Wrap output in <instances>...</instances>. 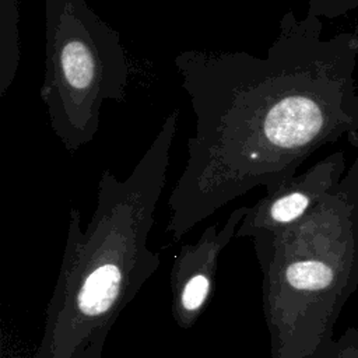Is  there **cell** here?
Masks as SVG:
<instances>
[{"mask_svg": "<svg viewBox=\"0 0 358 358\" xmlns=\"http://www.w3.org/2000/svg\"><path fill=\"white\" fill-rule=\"evenodd\" d=\"M248 207L235 208L218 229L213 224L204 229L196 243L183 245L171 270V310L180 329H192L210 303L215 289L220 253L235 238Z\"/></svg>", "mask_w": 358, "mask_h": 358, "instance_id": "obj_5", "label": "cell"}, {"mask_svg": "<svg viewBox=\"0 0 358 358\" xmlns=\"http://www.w3.org/2000/svg\"><path fill=\"white\" fill-rule=\"evenodd\" d=\"M18 0H0V96L15 78L20 64Z\"/></svg>", "mask_w": 358, "mask_h": 358, "instance_id": "obj_7", "label": "cell"}, {"mask_svg": "<svg viewBox=\"0 0 358 358\" xmlns=\"http://www.w3.org/2000/svg\"><path fill=\"white\" fill-rule=\"evenodd\" d=\"M344 173V151L329 154L303 173L294 176L277 192L266 194L256 204L248 207L235 238H255L294 225L319 204Z\"/></svg>", "mask_w": 358, "mask_h": 358, "instance_id": "obj_6", "label": "cell"}, {"mask_svg": "<svg viewBox=\"0 0 358 358\" xmlns=\"http://www.w3.org/2000/svg\"><path fill=\"white\" fill-rule=\"evenodd\" d=\"M323 358H358V329L347 327L345 331L333 341Z\"/></svg>", "mask_w": 358, "mask_h": 358, "instance_id": "obj_9", "label": "cell"}, {"mask_svg": "<svg viewBox=\"0 0 358 358\" xmlns=\"http://www.w3.org/2000/svg\"><path fill=\"white\" fill-rule=\"evenodd\" d=\"M34 358H41V357H39V355H38V354H36V352H35V355H34Z\"/></svg>", "mask_w": 358, "mask_h": 358, "instance_id": "obj_10", "label": "cell"}, {"mask_svg": "<svg viewBox=\"0 0 358 358\" xmlns=\"http://www.w3.org/2000/svg\"><path fill=\"white\" fill-rule=\"evenodd\" d=\"M179 110L164 120L131 173H101L96 207L85 231L71 208L60 271L46 308L41 358H102L119 315L159 267L148 248L154 211L169 166Z\"/></svg>", "mask_w": 358, "mask_h": 358, "instance_id": "obj_2", "label": "cell"}, {"mask_svg": "<svg viewBox=\"0 0 358 358\" xmlns=\"http://www.w3.org/2000/svg\"><path fill=\"white\" fill-rule=\"evenodd\" d=\"M308 6L309 15L317 18L334 20L344 17L350 11L358 8V0H302Z\"/></svg>", "mask_w": 358, "mask_h": 358, "instance_id": "obj_8", "label": "cell"}, {"mask_svg": "<svg viewBox=\"0 0 358 358\" xmlns=\"http://www.w3.org/2000/svg\"><path fill=\"white\" fill-rule=\"evenodd\" d=\"M347 140L357 157L319 204L294 225L252 238L270 358H323L358 287V131Z\"/></svg>", "mask_w": 358, "mask_h": 358, "instance_id": "obj_3", "label": "cell"}, {"mask_svg": "<svg viewBox=\"0 0 358 358\" xmlns=\"http://www.w3.org/2000/svg\"><path fill=\"white\" fill-rule=\"evenodd\" d=\"M322 32L320 18L289 10L264 57L176 55L196 127L168 199L175 241L257 186L277 192L320 147L358 131V22L329 38Z\"/></svg>", "mask_w": 358, "mask_h": 358, "instance_id": "obj_1", "label": "cell"}, {"mask_svg": "<svg viewBox=\"0 0 358 358\" xmlns=\"http://www.w3.org/2000/svg\"><path fill=\"white\" fill-rule=\"evenodd\" d=\"M129 73L117 31L85 0H45L41 99L70 154L94 140L105 101H124Z\"/></svg>", "mask_w": 358, "mask_h": 358, "instance_id": "obj_4", "label": "cell"}]
</instances>
